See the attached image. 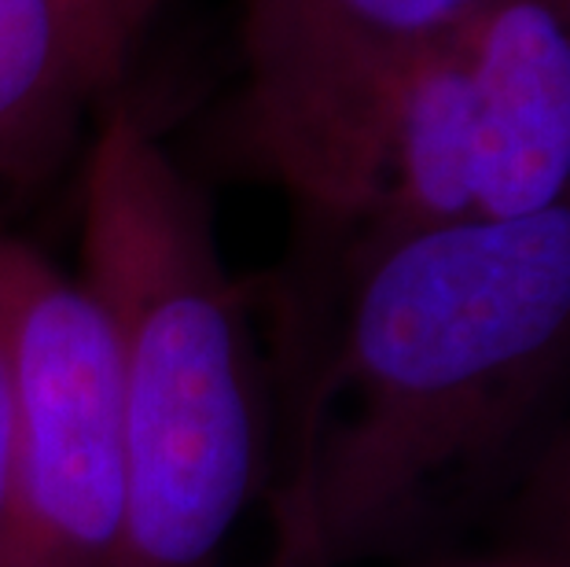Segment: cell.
I'll return each instance as SVG.
<instances>
[{"label":"cell","instance_id":"cell-1","mask_svg":"<svg viewBox=\"0 0 570 567\" xmlns=\"http://www.w3.org/2000/svg\"><path fill=\"white\" fill-rule=\"evenodd\" d=\"M570 365V188L350 251L298 394L262 567H350L530 424Z\"/></svg>","mask_w":570,"mask_h":567},{"label":"cell","instance_id":"cell-2","mask_svg":"<svg viewBox=\"0 0 570 567\" xmlns=\"http://www.w3.org/2000/svg\"><path fill=\"white\" fill-rule=\"evenodd\" d=\"M78 276L111 324L126 420L111 567H217L262 482V377L210 211L129 104L85 163Z\"/></svg>","mask_w":570,"mask_h":567},{"label":"cell","instance_id":"cell-3","mask_svg":"<svg viewBox=\"0 0 570 567\" xmlns=\"http://www.w3.org/2000/svg\"><path fill=\"white\" fill-rule=\"evenodd\" d=\"M570 188V11L479 0L397 78L354 247L423 225L515 218Z\"/></svg>","mask_w":570,"mask_h":567},{"label":"cell","instance_id":"cell-4","mask_svg":"<svg viewBox=\"0 0 570 567\" xmlns=\"http://www.w3.org/2000/svg\"><path fill=\"white\" fill-rule=\"evenodd\" d=\"M8 446L0 567H111L129 457L115 340L81 276L0 233Z\"/></svg>","mask_w":570,"mask_h":567},{"label":"cell","instance_id":"cell-5","mask_svg":"<svg viewBox=\"0 0 570 567\" xmlns=\"http://www.w3.org/2000/svg\"><path fill=\"white\" fill-rule=\"evenodd\" d=\"M479 0H244L239 148L302 218L357 236L375 129L405 67Z\"/></svg>","mask_w":570,"mask_h":567},{"label":"cell","instance_id":"cell-6","mask_svg":"<svg viewBox=\"0 0 570 567\" xmlns=\"http://www.w3.org/2000/svg\"><path fill=\"white\" fill-rule=\"evenodd\" d=\"M166 0H0V170L30 159L126 67Z\"/></svg>","mask_w":570,"mask_h":567},{"label":"cell","instance_id":"cell-7","mask_svg":"<svg viewBox=\"0 0 570 567\" xmlns=\"http://www.w3.org/2000/svg\"><path fill=\"white\" fill-rule=\"evenodd\" d=\"M523 524L549 567H570V424L544 450L523 498Z\"/></svg>","mask_w":570,"mask_h":567},{"label":"cell","instance_id":"cell-8","mask_svg":"<svg viewBox=\"0 0 570 567\" xmlns=\"http://www.w3.org/2000/svg\"><path fill=\"white\" fill-rule=\"evenodd\" d=\"M4 446H8V350H4V313H0V493H4Z\"/></svg>","mask_w":570,"mask_h":567},{"label":"cell","instance_id":"cell-9","mask_svg":"<svg viewBox=\"0 0 570 567\" xmlns=\"http://www.w3.org/2000/svg\"><path fill=\"white\" fill-rule=\"evenodd\" d=\"M563 4H567V11H570V0H563Z\"/></svg>","mask_w":570,"mask_h":567}]
</instances>
